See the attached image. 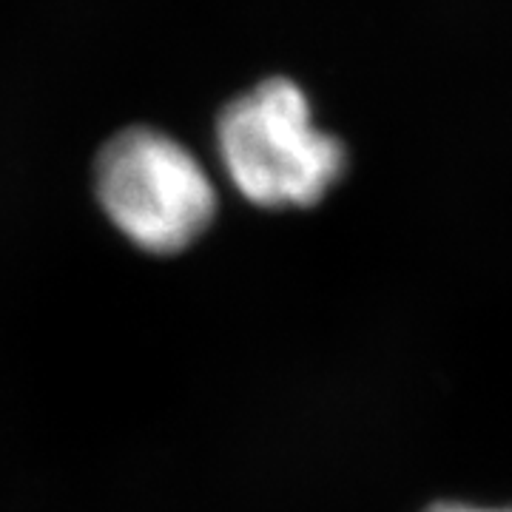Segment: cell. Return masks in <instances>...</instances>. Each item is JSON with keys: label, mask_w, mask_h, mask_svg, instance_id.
<instances>
[{"label": "cell", "mask_w": 512, "mask_h": 512, "mask_svg": "<svg viewBox=\"0 0 512 512\" xmlns=\"http://www.w3.org/2000/svg\"><path fill=\"white\" fill-rule=\"evenodd\" d=\"M427 512H512V507H507V510H481V507H470V504H433Z\"/></svg>", "instance_id": "3"}, {"label": "cell", "mask_w": 512, "mask_h": 512, "mask_svg": "<svg viewBox=\"0 0 512 512\" xmlns=\"http://www.w3.org/2000/svg\"><path fill=\"white\" fill-rule=\"evenodd\" d=\"M228 180L259 208H311L345 174V146L313 123L305 92L271 77L231 100L217 123Z\"/></svg>", "instance_id": "2"}, {"label": "cell", "mask_w": 512, "mask_h": 512, "mask_svg": "<svg viewBox=\"0 0 512 512\" xmlns=\"http://www.w3.org/2000/svg\"><path fill=\"white\" fill-rule=\"evenodd\" d=\"M92 194L134 251L160 259L191 251L220 205L200 160L171 134L148 126L123 128L100 146Z\"/></svg>", "instance_id": "1"}]
</instances>
